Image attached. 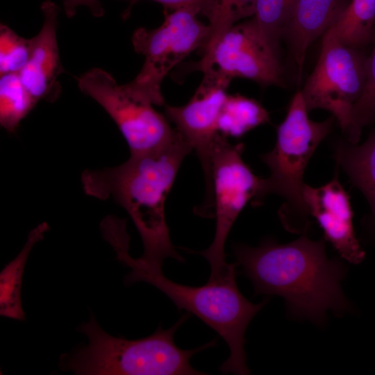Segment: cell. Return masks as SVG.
<instances>
[{
	"mask_svg": "<svg viewBox=\"0 0 375 375\" xmlns=\"http://www.w3.org/2000/svg\"><path fill=\"white\" fill-rule=\"evenodd\" d=\"M190 9H164V22L158 28H140L133 35L135 51L144 56L140 72L125 84L134 94L153 105L165 103L161 84L177 64L197 49L202 50L210 33L209 24L197 19Z\"/></svg>",
	"mask_w": 375,
	"mask_h": 375,
	"instance_id": "cell-6",
	"label": "cell"
},
{
	"mask_svg": "<svg viewBox=\"0 0 375 375\" xmlns=\"http://www.w3.org/2000/svg\"><path fill=\"white\" fill-rule=\"evenodd\" d=\"M302 94L293 97L284 121L277 127L274 149L261 156L270 170L262 178L253 206H259L268 194L285 199L278 215L284 228L292 233L306 232L310 212L303 197L305 169L318 145L331 130L334 117L316 122L309 119Z\"/></svg>",
	"mask_w": 375,
	"mask_h": 375,
	"instance_id": "cell-5",
	"label": "cell"
},
{
	"mask_svg": "<svg viewBox=\"0 0 375 375\" xmlns=\"http://www.w3.org/2000/svg\"><path fill=\"white\" fill-rule=\"evenodd\" d=\"M192 151L177 132L167 144L131 154L119 166L82 173L85 194L102 200L112 197L128 212L143 243V254L138 259L150 269L162 271L167 258L185 261L171 241L165 203L183 159Z\"/></svg>",
	"mask_w": 375,
	"mask_h": 375,
	"instance_id": "cell-2",
	"label": "cell"
},
{
	"mask_svg": "<svg viewBox=\"0 0 375 375\" xmlns=\"http://www.w3.org/2000/svg\"><path fill=\"white\" fill-rule=\"evenodd\" d=\"M337 162L369 203L375 227V130L360 145L340 142L335 149Z\"/></svg>",
	"mask_w": 375,
	"mask_h": 375,
	"instance_id": "cell-15",
	"label": "cell"
},
{
	"mask_svg": "<svg viewBox=\"0 0 375 375\" xmlns=\"http://www.w3.org/2000/svg\"><path fill=\"white\" fill-rule=\"evenodd\" d=\"M347 6L343 0H294L285 34L288 35L299 80L308 47L336 22Z\"/></svg>",
	"mask_w": 375,
	"mask_h": 375,
	"instance_id": "cell-14",
	"label": "cell"
},
{
	"mask_svg": "<svg viewBox=\"0 0 375 375\" xmlns=\"http://www.w3.org/2000/svg\"><path fill=\"white\" fill-rule=\"evenodd\" d=\"M367 60L356 47L340 42L330 28L323 35L317 63L301 91L308 111L331 112L351 143H357L360 135L352 110L365 88Z\"/></svg>",
	"mask_w": 375,
	"mask_h": 375,
	"instance_id": "cell-7",
	"label": "cell"
},
{
	"mask_svg": "<svg viewBox=\"0 0 375 375\" xmlns=\"http://www.w3.org/2000/svg\"><path fill=\"white\" fill-rule=\"evenodd\" d=\"M49 229L47 222H42L32 229L19 253L0 272V315L2 317L24 321L26 314L22 306L21 289L25 265L35 243L44 238Z\"/></svg>",
	"mask_w": 375,
	"mask_h": 375,
	"instance_id": "cell-16",
	"label": "cell"
},
{
	"mask_svg": "<svg viewBox=\"0 0 375 375\" xmlns=\"http://www.w3.org/2000/svg\"><path fill=\"white\" fill-rule=\"evenodd\" d=\"M31 51V39L17 35L8 26H0V74H19L26 65Z\"/></svg>",
	"mask_w": 375,
	"mask_h": 375,
	"instance_id": "cell-22",
	"label": "cell"
},
{
	"mask_svg": "<svg viewBox=\"0 0 375 375\" xmlns=\"http://www.w3.org/2000/svg\"><path fill=\"white\" fill-rule=\"evenodd\" d=\"M294 0H256L253 16L265 38L278 53L279 42L285 34Z\"/></svg>",
	"mask_w": 375,
	"mask_h": 375,
	"instance_id": "cell-21",
	"label": "cell"
},
{
	"mask_svg": "<svg viewBox=\"0 0 375 375\" xmlns=\"http://www.w3.org/2000/svg\"><path fill=\"white\" fill-rule=\"evenodd\" d=\"M63 6L69 18L76 14L77 8L81 6L88 7L94 17H99L104 15L103 8L99 0H64Z\"/></svg>",
	"mask_w": 375,
	"mask_h": 375,
	"instance_id": "cell-25",
	"label": "cell"
},
{
	"mask_svg": "<svg viewBox=\"0 0 375 375\" xmlns=\"http://www.w3.org/2000/svg\"><path fill=\"white\" fill-rule=\"evenodd\" d=\"M129 245L114 247L116 259L131 269L125 276L124 283L147 282L165 294L181 310L196 315L215 331L226 342L230 356L219 368L222 374L247 375L244 350L246 330L254 316L268 301V298L255 304L240 292L236 282V267L233 263L224 276L208 279L201 286H190L175 283L164 276L162 271L151 269L128 253Z\"/></svg>",
	"mask_w": 375,
	"mask_h": 375,
	"instance_id": "cell-3",
	"label": "cell"
},
{
	"mask_svg": "<svg viewBox=\"0 0 375 375\" xmlns=\"http://www.w3.org/2000/svg\"><path fill=\"white\" fill-rule=\"evenodd\" d=\"M41 10L44 15L42 27L31 39L28 60L19 76L37 102L40 100L53 102L61 91L58 78L65 72L56 38L59 8L47 0L42 3Z\"/></svg>",
	"mask_w": 375,
	"mask_h": 375,
	"instance_id": "cell-13",
	"label": "cell"
},
{
	"mask_svg": "<svg viewBox=\"0 0 375 375\" xmlns=\"http://www.w3.org/2000/svg\"><path fill=\"white\" fill-rule=\"evenodd\" d=\"M194 69L211 70L229 80H253L262 85H282L278 53L265 38L253 17L233 25L212 52L193 64Z\"/></svg>",
	"mask_w": 375,
	"mask_h": 375,
	"instance_id": "cell-11",
	"label": "cell"
},
{
	"mask_svg": "<svg viewBox=\"0 0 375 375\" xmlns=\"http://www.w3.org/2000/svg\"><path fill=\"white\" fill-rule=\"evenodd\" d=\"M269 119L267 110L254 99L228 95L219 114L218 131L224 136L239 138Z\"/></svg>",
	"mask_w": 375,
	"mask_h": 375,
	"instance_id": "cell-17",
	"label": "cell"
},
{
	"mask_svg": "<svg viewBox=\"0 0 375 375\" xmlns=\"http://www.w3.org/2000/svg\"><path fill=\"white\" fill-rule=\"evenodd\" d=\"M303 197L310 215L322 228L325 240L331 243L342 258L358 264L365 253L356 237L349 197L336 175L328 183L303 187Z\"/></svg>",
	"mask_w": 375,
	"mask_h": 375,
	"instance_id": "cell-12",
	"label": "cell"
},
{
	"mask_svg": "<svg viewBox=\"0 0 375 375\" xmlns=\"http://www.w3.org/2000/svg\"><path fill=\"white\" fill-rule=\"evenodd\" d=\"M374 48L367 60V77L362 93L353 106L352 118L357 130L375 122V28L372 37Z\"/></svg>",
	"mask_w": 375,
	"mask_h": 375,
	"instance_id": "cell-23",
	"label": "cell"
},
{
	"mask_svg": "<svg viewBox=\"0 0 375 375\" xmlns=\"http://www.w3.org/2000/svg\"><path fill=\"white\" fill-rule=\"evenodd\" d=\"M244 144H232L226 136L218 134L211 157L213 186V217L216 219L212 242L205 250L190 253L202 256L210 267L208 279L218 278L226 274L233 263L226 260L224 245L228 235L246 204L255 203L260 189L262 178L256 176L242 160Z\"/></svg>",
	"mask_w": 375,
	"mask_h": 375,
	"instance_id": "cell-8",
	"label": "cell"
},
{
	"mask_svg": "<svg viewBox=\"0 0 375 375\" xmlns=\"http://www.w3.org/2000/svg\"><path fill=\"white\" fill-rule=\"evenodd\" d=\"M331 28L346 45L366 44L372 40L375 28V0H351Z\"/></svg>",
	"mask_w": 375,
	"mask_h": 375,
	"instance_id": "cell-18",
	"label": "cell"
},
{
	"mask_svg": "<svg viewBox=\"0 0 375 375\" xmlns=\"http://www.w3.org/2000/svg\"><path fill=\"white\" fill-rule=\"evenodd\" d=\"M256 0H215V10L209 21L210 33L201 50L203 56L209 55L215 45L233 25L241 19L253 17Z\"/></svg>",
	"mask_w": 375,
	"mask_h": 375,
	"instance_id": "cell-20",
	"label": "cell"
},
{
	"mask_svg": "<svg viewBox=\"0 0 375 375\" xmlns=\"http://www.w3.org/2000/svg\"><path fill=\"white\" fill-rule=\"evenodd\" d=\"M203 73L202 82L190 100L181 106L166 105L165 115L200 160L204 174L206 194L203 202L197 207V210L201 215L208 217L213 211L212 151L215 138L219 134L218 119L231 81L213 71Z\"/></svg>",
	"mask_w": 375,
	"mask_h": 375,
	"instance_id": "cell-10",
	"label": "cell"
},
{
	"mask_svg": "<svg viewBox=\"0 0 375 375\" xmlns=\"http://www.w3.org/2000/svg\"><path fill=\"white\" fill-rule=\"evenodd\" d=\"M233 251L254 294L282 297L294 319L322 326L328 310L340 316L351 308L341 286L346 266L339 258H328L324 239L312 240L304 232L288 244L269 238L256 247L235 244Z\"/></svg>",
	"mask_w": 375,
	"mask_h": 375,
	"instance_id": "cell-1",
	"label": "cell"
},
{
	"mask_svg": "<svg viewBox=\"0 0 375 375\" xmlns=\"http://www.w3.org/2000/svg\"><path fill=\"white\" fill-rule=\"evenodd\" d=\"M77 81L81 91L101 105L115 122L131 154L161 147L176 135V130L153 108V104L132 92L126 85H118L108 72L94 68Z\"/></svg>",
	"mask_w": 375,
	"mask_h": 375,
	"instance_id": "cell-9",
	"label": "cell"
},
{
	"mask_svg": "<svg viewBox=\"0 0 375 375\" xmlns=\"http://www.w3.org/2000/svg\"><path fill=\"white\" fill-rule=\"evenodd\" d=\"M140 0H130L128 8L123 12L122 17L126 19L130 16L133 6ZM161 3L165 9L175 10L190 9L202 14L208 20L212 18L215 10V0H152Z\"/></svg>",
	"mask_w": 375,
	"mask_h": 375,
	"instance_id": "cell-24",
	"label": "cell"
},
{
	"mask_svg": "<svg viewBox=\"0 0 375 375\" xmlns=\"http://www.w3.org/2000/svg\"><path fill=\"white\" fill-rule=\"evenodd\" d=\"M187 312L170 328L160 326L151 335L136 340L106 333L91 315L78 331L88 338L82 346L61 355L60 368L79 375H203L190 365L199 351L212 347L217 339L193 349H183L174 342L178 328L188 319Z\"/></svg>",
	"mask_w": 375,
	"mask_h": 375,
	"instance_id": "cell-4",
	"label": "cell"
},
{
	"mask_svg": "<svg viewBox=\"0 0 375 375\" xmlns=\"http://www.w3.org/2000/svg\"><path fill=\"white\" fill-rule=\"evenodd\" d=\"M37 103L22 83L19 74L1 76L0 124L6 131L15 132Z\"/></svg>",
	"mask_w": 375,
	"mask_h": 375,
	"instance_id": "cell-19",
	"label": "cell"
}]
</instances>
